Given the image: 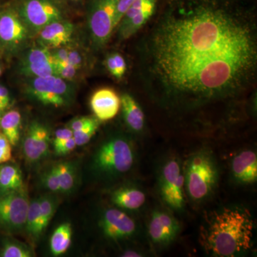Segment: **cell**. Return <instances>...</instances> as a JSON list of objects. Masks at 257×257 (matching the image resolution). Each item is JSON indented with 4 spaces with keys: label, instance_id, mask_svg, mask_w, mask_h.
I'll use <instances>...</instances> for the list:
<instances>
[{
    "label": "cell",
    "instance_id": "cell-1",
    "mask_svg": "<svg viewBox=\"0 0 257 257\" xmlns=\"http://www.w3.org/2000/svg\"><path fill=\"white\" fill-rule=\"evenodd\" d=\"M139 45L145 94L175 121H237L257 76L256 0H159Z\"/></svg>",
    "mask_w": 257,
    "mask_h": 257
},
{
    "label": "cell",
    "instance_id": "cell-2",
    "mask_svg": "<svg viewBox=\"0 0 257 257\" xmlns=\"http://www.w3.org/2000/svg\"><path fill=\"white\" fill-rule=\"evenodd\" d=\"M253 219L246 208L232 206L211 212L201 226L199 242L207 254L233 257L252 246Z\"/></svg>",
    "mask_w": 257,
    "mask_h": 257
},
{
    "label": "cell",
    "instance_id": "cell-3",
    "mask_svg": "<svg viewBox=\"0 0 257 257\" xmlns=\"http://www.w3.org/2000/svg\"><path fill=\"white\" fill-rule=\"evenodd\" d=\"M136 162L137 150L132 139L116 134L104 140L96 149L92 169L100 178L115 180L130 173Z\"/></svg>",
    "mask_w": 257,
    "mask_h": 257
},
{
    "label": "cell",
    "instance_id": "cell-4",
    "mask_svg": "<svg viewBox=\"0 0 257 257\" xmlns=\"http://www.w3.org/2000/svg\"><path fill=\"white\" fill-rule=\"evenodd\" d=\"M185 192L191 201L202 203L214 194L219 179V167L211 150L202 148L192 153L183 166Z\"/></svg>",
    "mask_w": 257,
    "mask_h": 257
},
{
    "label": "cell",
    "instance_id": "cell-5",
    "mask_svg": "<svg viewBox=\"0 0 257 257\" xmlns=\"http://www.w3.org/2000/svg\"><path fill=\"white\" fill-rule=\"evenodd\" d=\"M157 186L161 199L172 210L181 211L185 206L183 165L178 157H167L157 172Z\"/></svg>",
    "mask_w": 257,
    "mask_h": 257
},
{
    "label": "cell",
    "instance_id": "cell-6",
    "mask_svg": "<svg viewBox=\"0 0 257 257\" xmlns=\"http://www.w3.org/2000/svg\"><path fill=\"white\" fill-rule=\"evenodd\" d=\"M30 202L25 188L0 196V226L9 231L23 229L26 223Z\"/></svg>",
    "mask_w": 257,
    "mask_h": 257
},
{
    "label": "cell",
    "instance_id": "cell-7",
    "mask_svg": "<svg viewBox=\"0 0 257 257\" xmlns=\"http://www.w3.org/2000/svg\"><path fill=\"white\" fill-rule=\"evenodd\" d=\"M99 226L103 236L114 242L132 239L138 232L136 221L117 208H108L103 211Z\"/></svg>",
    "mask_w": 257,
    "mask_h": 257
},
{
    "label": "cell",
    "instance_id": "cell-8",
    "mask_svg": "<svg viewBox=\"0 0 257 257\" xmlns=\"http://www.w3.org/2000/svg\"><path fill=\"white\" fill-rule=\"evenodd\" d=\"M118 0H96L91 12L89 27L96 45H104L115 29Z\"/></svg>",
    "mask_w": 257,
    "mask_h": 257
},
{
    "label": "cell",
    "instance_id": "cell-9",
    "mask_svg": "<svg viewBox=\"0 0 257 257\" xmlns=\"http://www.w3.org/2000/svg\"><path fill=\"white\" fill-rule=\"evenodd\" d=\"M180 228L178 220L168 211L156 209L149 219L147 234L155 246L165 247L177 239Z\"/></svg>",
    "mask_w": 257,
    "mask_h": 257
},
{
    "label": "cell",
    "instance_id": "cell-10",
    "mask_svg": "<svg viewBox=\"0 0 257 257\" xmlns=\"http://www.w3.org/2000/svg\"><path fill=\"white\" fill-rule=\"evenodd\" d=\"M30 94L44 105L60 107L68 101V87L58 76L35 77L30 86Z\"/></svg>",
    "mask_w": 257,
    "mask_h": 257
},
{
    "label": "cell",
    "instance_id": "cell-11",
    "mask_svg": "<svg viewBox=\"0 0 257 257\" xmlns=\"http://www.w3.org/2000/svg\"><path fill=\"white\" fill-rule=\"evenodd\" d=\"M20 17L28 29L39 32L49 24L62 20V13L50 0H26Z\"/></svg>",
    "mask_w": 257,
    "mask_h": 257
},
{
    "label": "cell",
    "instance_id": "cell-12",
    "mask_svg": "<svg viewBox=\"0 0 257 257\" xmlns=\"http://www.w3.org/2000/svg\"><path fill=\"white\" fill-rule=\"evenodd\" d=\"M50 133L48 128L38 121L29 126L23 144L24 155L29 162L43 160L50 151Z\"/></svg>",
    "mask_w": 257,
    "mask_h": 257
},
{
    "label": "cell",
    "instance_id": "cell-13",
    "mask_svg": "<svg viewBox=\"0 0 257 257\" xmlns=\"http://www.w3.org/2000/svg\"><path fill=\"white\" fill-rule=\"evenodd\" d=\"M22 70L26 75L35 77L55 75L56 65L52 54L46 47L30 50L22 64Z\"/></svg>",
    "mask_w": 257,
    "mask_h": 257
},
{
    "label": "cell",
    "instance_id": "cell-14",
    "mask_svg": "<svg viewBox=\"0 0 257 257\" xmlns=\"http://www.w3.org/2000/svg\"><path fill=\"white\" fill-rule=\"evenodd\" d=\"M90 106L96 119L108 121L116 116L121 108V99L111 88H101L92 94Z\"/></svg>",
    "mask_w": 257,
    "mask_h": 257
},
{
    "label": "cell",
    "instance_id": "cell-15",
    "mask_svg": "<svg viewBox=\"0 0 257 257\" xmlns=\"http://www.w3.org/2000/svg\"><path fill=\"white\" fill-rule=\"evenodd\" d=\"M231 175L235 182L243 185L256 183L257 155L251 150H244L236 154L231 162Z\"/></svg>",
    "mask_w": 257,
    "mask_h": 257
},
{
    "label": "cell",
    "instance_id": "cell-16",
    "mask_svg": "<svg viewBox=\"0 0 257 257\" xmlns=\"http://www.w3.org/2000/svg\"><path fill=\"white\" fill-rule=\"evenodd\" d=\"M28 29L21 18L13 11L0 14V42L8 46L21 43L28 36Z\"/></svg>",
    "mask_w": 257,
    "mask_h": 257
},
{
    "label": "cell",
    "instance_id": "cell-17",
    "mask_svg": "<svg viewBox=\"0 0 257 257\" xmlns=\"http://www.w3.org/2000/svg\"><path fill=\"white\" fill-rule=\"evenodd\" d=\"M74 27L62 20L49 24L39 32L40 42L46 48H59L70 42Z\"/></svg>",
    "mask_w": 257,
    "mask_h": 257
},
{
    "label": "cell",
    "instance_id": "cell-18",
    "mask_svg": "<svg viewBox=\"0 0 257 257\" xmlns=\"http://www.w3.org/2000/svg\"><path fill=\"white\" fill-rule=\"evenodd\" d=\"M146 200V194L137 186H123L115 189L111 194V201L114 205L128 211L138 210L145 205Z\"/></svg>",
    "mask_w": 257,
    "mask_h": 257
},
{
    "label": "cell",
    "instance_id": "cell-19",
    "mask_svg": "<svg viewBox=\"0 0 257 257\" xmlns=\"http://www.w3.org/2000/svg\"><path fill=\"white\" fill-rule=\"evenodd\" d=\"M121 107L125 123L134 133H143L145 126V115L143 109L131 94L125 93L121 97Z\"/></svg>",
    "mask_w": 257,
    "mask_h": 257
},
{
    "label": "cell",
    "instance_id": "cell-20",
    "mask_svg": "<svg viewBox=\"0 0 257 257\" xmlns=\"http://www.w3.org/2000/svg\"><path fill=\"white\" fill-rule=\"evenodd\" d=\"M22 116L17 110L8 111L0 118L2 133L8 139L12 146H16L20 139Z\"/></svg>",
    "mask_w": 257,
    "mask_h": 257
},
{
    "label": "cell",
    "instance_id": "cell-21",
    "mask_svg": "<svg viewBox=\"0 0 257 257\" xmlns=\"http://www.w3.org/2000/svg\"><path fill=\"white\" fill-rule=\"evenodd\" d=\"M23 178L20 168L15 165L0 167V191L2 194L23 188Z\"/></svg>",
    "mask_w": 257,
    "mask_h": 257
},
{
    "label": "cell",
    "instance_id": "cell-22",
    "mask_svg": "<svg viewBox=\"0 0 257 257\" xmlns=\"http://www.w3.org/2000/svg\"><path fill=\"white\" fill-rule=\"evenodd\" d=\"M72 230L69 223H64L57 228L51 236L50 250L54 256L63 254L72 242Z\"/></svg>",
    "mask_w": 257,
    "mask_h": 257
},
{
    "label": "cell",
    "instance_id": "cell-23",
    "mask_svg": "<svg viewBox=\"0 0 257 257\" xmlns=\"http://www.w3.org/2000/svg\"><path fill=\"white\" fill-rule=\"evenodd\" d=\"M25 228L29 236L35 241L40 238L45 231L42 227L40 199H35L31 203L30 202Z\"/></svg>",
    "mask_w": 257,
    "mask_h": 257
},
{
    "label": "cell",
    "instance_id": "cell-24",
    "mask_svg": "<svg viewBox=\"0 0 257 257\" xmlns=\"http://www.w3.org/2000/svg\"><path fill=\"white\" fill-rule=\"evenodd\" d=\"M60 182L61 193H67L74 188L76 181L75 168L70 162H61L55 165Z\"/></svg>",
    "mask_w": 257,
    "mask_h": 257
},
{
    "label": "cell",
    "instance_id": "cell-25",
    "mask_svg": "<svg viewBox=\"0 0 257 257\" xmlns=\"http://www.w3.org/2000/svg\"><path fill=\"white\" fill-rule=\"evenodd\" d=\"M31 248L24 243L15 241H6L0 248L1 257H32Z\"/></svg>",
    "mask_w": 257,
    "mask_h": 257
},
{
    "label": "cell",
    "instance_id": "cell-26",
    "mask_svg": "<svg viewBox=\"0 0 257 257\" xmlns=\"http://www.w3.org/2000/svg\"><path fill=\"white\" fill-rule=\"evenodd\" d=\"M99 126V120L94 119L92 122L87 126L78 130L73 132V138L77 146H83L90 141L91 139L95 135Z\"/></svg>",
    "mask_w": 257,
    "mask_h": 257
},
{
    "label": "cell",
    "instance_id": "cell-27",
    "mask_svg": "<svg viewBox=\"0 0 257 257\" xmlns=\"http://www.w3.org/2000/svg\"><path fill=\"white\" fill-rule=\"evenodd\" d=\"M40 212H41L42 227L44 230L46 229L50 222L51 219L55 214L57 203L53 197L46 195L40 197Z\"/></svg>",
    "mask_w": 257,
    "mask_h": 257
},
{
    "label": "cell",
    "instance_id": "cell-28",
    "mask_svg": "<svg viewBox=\"0 0 257 257\" xmlns=\"http://www.w3.org/2000/svg\"><path fill=\"white\" fill-rule=\"evenodd\" d=\"M42 181H43L44 186L51 192H61L60 182H59L55 165L45 172Z\"/></svg>",
    "mask_w": 257,
    "mask_h": 257
},
{
    "label": "cell",
    "instance_id": "cell-29",
    "mask_svg": "<svg viewBox=\"0 0 257 257\" xmlns=\"http://www.w3.org/2000/svg\"><path fill=\"white\" fill-rule=\"evenodd\" d=\"M77 69L68 62L56 64V76L63 79H72L75 76Z\"/></svg>",
    "mask_w": 257,
    "mask_h": 257
},
{
    "label": "cell",
    "instance_id": "cell-30",
    "mask_svg": "<svg viewBox=\"0 0 257 257\" xmlns=\"http://www.w3.org/2000/svg\"><path fill=\"white\" fill-rule=\"evenodd\" d=\"M12 159V145L4 134L0 132V164L9 162Z\"/></svg>",
    "mask_w": 257,
    "mask_h": 257
},
{
    "label": "cell",
    "instance_id": "cell-31",
    "mask_svg": "<svg viewBox=\"0 0 257 257\" xmlns=\"http://www.w3.org/2000/svg\"><path fill=\"white\" fill-rule=\"evenodd\" d=\"M135 1V0H118L115 16V28L119 25L125 13Z\"/></svg>",
    "mask_w": 257,
    "mask_h": 257
},
{
    "label": "cell",
    "instance_id": "cell-32",
    "mask_svg": "<svg viewBox=\"0 0 257 257\" xmlns=\"http://www.w3.org/2000/svg\"><path fill=\"white\" fill-rule=\"evenodd\" d=\"M77 147L74 138L69 139L63 143L59 144V145H55V153L57 155H64L73 151L75 147Z\"/></svg>",
    "mask_w": 257,
    "mask_h": 257
},
{
    "label": "cell",
    "instance_id": "cell-33",
    "mask_svg": "<svg viewBox=\"0 0 257 257\" xmlns=\"http://www.w3.org/2000/svg\"><path fill=\"white\" fill-rule=\"evenodd\" d=\"M73 138V131L69 127L60 128L57 130L53 140V145H59L69 139Z\"/></svg>",
    "mask_w": 257,
    "mask_h": 257
},
{
    "label": "cell",
    "instance_id": "cell-34",
    "mask_svg": "<svg viewBox=\"0 0 257 257\" xmlns=\"http://www.w3.org/2000/svg\"><path fill=\"white\" fill-rule=\"evenodd\" d=\"M115 62L116 69V79H120L122 78L126 71V64L124 57L118 53L112 54Z\"/></svg>",
    "mask_w": 257,
    "mask_h": 257
},
{
    "label": "cell",
    "instance_id": "cell-35",
    "mask_svg": "<svg viewBox=\"0 0 257 257\" xmlns=\"http://www.w3.org/2000/svg\"><path fill=\"white\" fill-rule=\"evenodd\" d=\"M95 118L92 117V116H82V117L77 118L71 121L69 125V128L73 132L78 131L84 126H87L89 123L92 122Z\"/></svg>",
    "mask_w": 257,
    "mask_h": 257
},
{
    "label": "cell",
    "instance_id": "cell-36",
    "mask_svg": "<svg viewBox=\"0 0 257 257\" xmlns=\"http://www.w3.org/2000/svg\"><path fill=\"white\" fill-rule=\"evenodd\" d=\"M67 62L78 69L82 65V57L77 51H69Z\"/></svg>",
    "mask_w": 257,
    "mask_h": 257
},
{
    "label": "cell",
    "instance_id": "cell-37",
    "mask_svg": "<svg viewBox=\"0 0 257 257\" xmlns=\"http://www.w3.org/2000/svg\"><path fill=\"white\" fill-rule=\"evenodd\" d=\"M68 53L69 51L67 49H60L55 54H52V57H53L54 61H55V65L57 64L67 62Z\"/></svg>",
    "mask_w": 257,
    "mask_h": 257
},
{
    "label": "cell",
    "instance_id": "cell-38",
    "mask_svg": "<svg viewBox=\"0 0 257 257\" xmlns=\"http://www.w3.org/2000/svg\"><path fill=\"white\" fill-rule=\"evenodd\" d=\"M10 97L8 89L3 85L0 84V103L4 108L8 107L10 104Z\"/></svg>",
    "mask_w": 257,
    "mask_h": 257
},
{
    "label": "cell",
    "instance_id": "cell-39",
    "mask_svg": "<svg viewBox=\"0 0 257 257\" xmlns=\"http://www.w3.org/2000/svg\"><path fill=\"white\" fill-rule=\"evenodd\" d=\"M121 256L124 257H140L145 256V254H144V253L142 252V251H135V250H128V251L123 253Z\"/></svg>",
    "mask_w": 257,
    "mask_h": 257
},
{
    "label": "cell",
    "instance_id": "cell-40",
    "mask_svg": "<svg viewBox=\"0 0 257 257\" xmlns=\"http://www.w3.org/2000/svg\"><path fill=\"white\" fill-rule=\"evenodd\" d=\"M3 109H5L4 106L2 105L1 103H0V111L3 110Z\"/></svg>",
    "mask_w": 257,
    "mask_h": 257
},
{
    "label": "cell",
    "instance_id": "cell-41",
    "mask_svg": "<svg viewBox=\"0 0 257 257\" xmlns=\"http://www.w3.org/2000/svg\"><path fill=\"white\" fill-rule=\"evenodd\" d=\"M2 74V69L0 68V76H1Z\"/></svg>",
    "mask_w": 257,
    "mask_h": 257
},
{
    "label": "cell",
    "instance_id": "cell-42",
    "mask_svg": "<svg viewBox=\"0 0 257 257\" xmlns=\"http://www.w3.org/2000/svg\"><path fill=\"white\" fill-rule=\"evenodd\" d=\"M0 118H1V114H0Z\"/></svg>",
    "mask_w": 257,
    "mask_h": 257
}]
</instances>
